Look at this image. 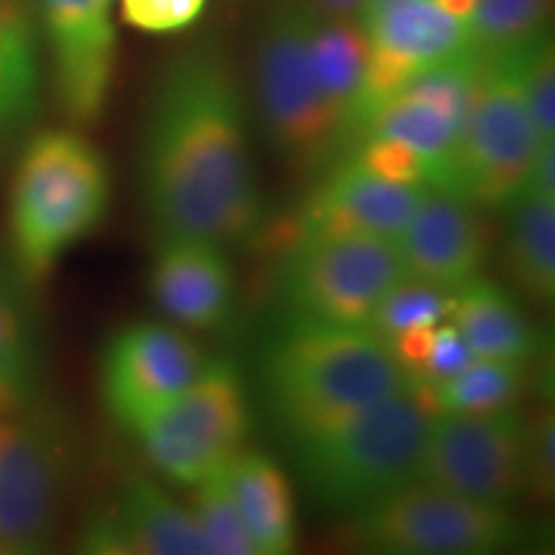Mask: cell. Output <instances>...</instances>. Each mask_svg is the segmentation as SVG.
<instances>
[{
	"instance_id": "cell-1",
	"label": "cell",
	"mask_w": 555,
	"mask_h": 555,
	"mask_svg": "<svg viewBox=\"0 0 555 555\" xmlns=\"http://www.w3.org/2000/svg\"><path fill=\"white\" fill-rule=\"evenodd\" d=\"M142 189L157 232L201 234L227 247L258 229L245 106L217 47L180 52L159 78L144 129Z\"/></svg>"
},
{
	"instance_id": "cell-2",
	"label": "cell",
	"mask_w": 555,
	"mask_h": 555,
	"mask_svg": "<svg viewBox=\"0 0 555 555\" xmlns=\"http://www.w3.org/2000/svg\"><path fill=\"white\" fill-rule=\"evenodd\" d=\"M262 378L270 409L291 437L327 427L412 386L391 347L371 330L294 322L270 345Z\"/></svg>"
},
{
	"instance_id": "cell-3",
	"label": "cell",
	"mask_w": 555,
	"mask_h": 555,
	"mask_svg": "<svg viewBox=\"0 0 555 555\" xmlns=\"http://www.w3.org/2000/svg\"><path fill=\"white\" fill-rule=\"evenodd\" d=\"M433 406L416 386L378 404L291 437L309 489L327 506L358 515L420 481Z\"/></svg>"
},
{
	"instance_id": "cell-4",
	"label": "cell",
	"mask_w": 555,
	"mask_h": 555,
	"mask_svg": "<svg viewBox=\"0 0 555 555\" xmlns=\"http://www.w3.org/2000/svg\"><path fill=\"white\" fill-rule=\"evenodd\" d=\"M106 159L78 131H41L26 144L11 189L13 260L24 283H39L108 211Z\"/></svg>"
},
{
	"instance_id": "cell-5",
	"label": "cell",
	"mask_w": 555,
	"mask_h": 555,
	"mask_svg": "<svg viewBox=\"0 0 555 555\" xmlns=\"http://www.w3.org/2000/svg\"><path fill=\"white\" fill-rule=\"evenodd\" d=\"M401 275L393 240L358 232L304 234L283 258L281 298L294 324L367 327Z\"/></svg>"
},
{
	"instance_id": "cell-6",
	"label": "cell",
	"mask_w": 555,
	"mask_h": 555,
	"mask_svg": "<svg viewBox=\"0 0 555 555\" xmlns=\"http://www.w3.org/2000/svg\"><path fill=\"white\" fill-rule=\"evenodd\" d=\"M314 11L281 3L260 34L255 86L260 119L273 147L298 170H314L343 144L309 52Z\"/></svg>"
},
{
	"instance_id": "cell-7",
	"label": "cell",
	"mask_w": 555,
	"mask_h": 555,
	"mask_svg": "<svg viewBox=\"0 0 555 555\" xmlns=\"http://www.w3.org/2000/svg\"><path fill=\"white\" fill-rule=\"evenodd\" d=\"M247 393L232 363H206L168 406L137 429L144 453L159 474L196 486L227 468L245 450Z\"/></svg>"
},
{
	"instance_id": "cell-8",
	"label": "cell",
	"mask_w": 555,
	"mask_h": 555,
	"mask_svg": "<svg viewBox=\"0 0 555 555\" xmlns=\"http://www.w3.org/2000/svg\"><path fill=\"white\" fill-rule=\"evenodd\" d=\"M356 540L391 555H489L519 538L506 506L414 481L356 515Z\"/></svg>"
},
{
	"instance_id": "cell-9",
	"label": "cell",
	"mask_w": 555,
	"mask_h": 555,
	"mask_svg": "<svg viewBox=\"0 0 555 555\" xmlns=\"http://www.w3.org/2000/svg\"><path fill=\"white\" fill-rule=\"evenodd\" d=\"M543 139L519 82L517 52L486 57L474 106L463 127L457 191L476 206L504 208L522 191Z\"/></svg>"
},
{
	"instance_id": "cell-10",
	"label": "cell",
	"mask_w": 555,
	"mask_h": 555,
	"mask_svg": "<svg viewBox=\"0 0 555 555\" xmlns=\"http://www.w3.org/2000/svg\"><path fill=\"white\" fill-rule=\"evenodd\" d=\"M65 442L37 401L0 414V555L44 551L57 527Z\"/></svg>"
},
{
	"instance_id": "cell-11",
	"label": "cell",
	"mask_w": 555,
	"mask_h": 555,
	"mask_svg": "<svg viewBox=\"0 0 555 555\" xmlns=\"http://www.w3.org/2000/svg\"><path fill=\"white\" fill-rule=\"evenodd\" d=\"M420 481L476 502L506 506L525 491V420L512 406L437 412Z\"/></svg>"
},
{
	"instance_id": "cell-12",
	"label": "cell",
	"mask_w": 555,
	"mask_h": 555,
	"mask_svg": "<svg viewBox=\"0 0 555 555\" xmlns=\"http://www.w3.org/2000/svg\"><path fill=\"white\" fill-rule=\"evenodd\" d=\"M201 350L183 332L139 322L111 339L101 363V388L111 416L137 433L198 376Z\"/></svg>"
},
{
	"instance_id": "cell-13",
	"label": "cell",
	"mask_w": 555,
	"mask_h": 555,
	"mask_svg": "<svg viewBox=\"0 0 555 555\" xmlns=\"http://www.w3.org/2000/svg\"><path fill=\"white\" fill-rule=\"evenodd\" d=\"M371 54L360 88L356 131L380 103L399 93L412 75L453 54L468 50V21L442 11L433 0H412L380 13L365 26Z\"/></svg>"
},
{
	"instance_id": "cell-14",
	"label": "cell",
	"mask_w": 555,
	"mask_h": 555,
	"mask_svg": "<svg viewBox=\"0 0 555 555\" xmlns=\"http://www.w3.org/2000/svg\"><path fill=\"white\" fill-rule=\"evenodd\" d=\"M54 54V80L75 124L101 116L114 82L116 34L108 0H39Z\"/></svg>"
},
{
	"instance_id": "cell-15",
	"label": "cell",
	"mask_w": 555,
	"mask_h": 555,
	"mask_svg": "<svg viewBox=\"0 0 555 555\" xmlns=\"http://www.w3.org/2000/svg\"><path fill=\"white\" fill-rule=\"evenodd\" d=\"M404 273L453 294L481 275L486 260V229L476 204L461 193L425 191L412 219L397 234Z\"/></svg>"
},
{
	"instance_id": "cell-16",
	"label": "cell",
	"mask_w": 555,
	"mask_h": 555,
	"mask_svg": "<svg viewBox=\"0 0 555 555\" xmlns=\"http://www.w3.org/2000/svg\"><path fill=\"white\" fill-rule=\"evenodd\" d=\"M152 296L178 324L211 332L234 309V270L224 245L183 232H157L152 253Z\"/></svg>"
},
{
	"instance_id": "cell-17",
	"label": "cell",
	"mask_w": 555,
	"mask_h": 555,
	"mask_svg": "<svg viewBox=\"0 0 555 555\" xmlns=\"http://www.w3.org/2000/svg\"><path fill=\"white\" fill-rule=\"evenodd\" d=\"M82 551L99 555H211L191 506L147 478H131L114 506L90 519Z\"/></svg>"
},
{
	"instance_id": "cell-18",
	"label": "cell",
	"mask_w": 555,
	"mask_h": 555,
	"mask_svg": "<svg viewBox=\"0 0 555 555\" xmlns=\"http://www.w3.org/2000/svg\"><path fill=\"white\" fill-rule=\"evenodd\" d=\"M425 191L427 185L376 176L350 159L319 185L291 242L322 232H358L397 240Z\"/></svg>"
},
{
	"instance_id": "cell-19",
	"label": "cell",
	"mask_w": 555,
	"mask_h": 555,
	"mask_svg": "<svg viewBox=\"0 0 555 555\" xmlns=\"http://www.w3.org/2000/svg\"><path fill=\"white\" fill-rule=\"evenodd\" d=\"M360 134L397 139L406 144L425 165L429 189L461 193L457 170H461L463 129L429 101L401 90L367 116Z\"/></svg>"
},
{
	"instance_id": "cell-20",
	"label": "cell",
	"mask_w": 555,
	"mask_h": 555,
	"mask_svg": "<svg viewBox=\"0 0 555 555\" xmlns=\"http://www.w3.org/2000/svg\"><path fill=\"white\" fill-rule=\"evenodd\" d=\"M448 319L466 339L474 358L527 363L540 350V335L522 307L502 286L481 275L453 291Z\"/></svg>"
},
{
	"instance_id": "cell-21",
	"label": "cell",
	"mask_w": 555,
	"mask_h": 555,
	"mask_svg": "<svg viewBox=\"0 0 555 555\" xmlns=\"http://www.w3.org/2000/svg\"><path fill=\"white\" fill-rule=\"evenodd\" d=\"M229 489L258 555L296 551V499L288 476L266 453L240 450L227 466Z\"/></svg>"
},
{
	"instance_id": "cell-22",
	"label": "cell",
	"mask_w": 555,
	"mask_h": 555,
	"mask_svg": "<svg viewBox=\"0 0 555 555\" xmlns=\"http://www.w3.org/2000/svg\"><path fill=\"white\" fill-rule=\"evenodd\" d=\"M309 52L319 88L332 119L345 139L356 131V111L363 88L371 41L367 31L352 16L322 18L314 13L309 29Z\"/></svg>"
},
{
	"instance_id": "cell-23",
	"label": "cell",
	"mask_w": 555,
	"mask_h": 555,
	"mask_svg": "<svg viewBox=\"0 0 555 555\" xmlns=\"http://www.w3.org/2000/svg\"><path fill=\"white\" fill-rule=\"evenodd\" d=\"M506 206V268L527 296L551 304L555 296V196L519 191Z\"/></svg>"
},
{
	"instance_id": "cell-24",
	"label": "cell",
	"mask_w": 555,
	"mask_h": 555,
	"mask_svg": "<svg viewBox=\"0 0 555 555\" xmlns=\"http://www.w3.org/2000/svg\"><path fill=\"white\" fill-rule=\"evenodd\" d=\"M37 384L39 352L24 278L0 262V414L29 406Z\"/></svg>"
},
{
	"instance_id": "cell-25",
	"label": "cell",
	"mask_w": 555,
	"mask_h": 555,
	"mask_svg": "<svg viewBox=\"0 0 555 555\" xmlns=\"http://www.w3.org/2000/svg\"><path fill=\"white\" fill-rule=\"evenodd\" d=\"M525 363L474 358L470 363L440 384L420 388L433 412H491L512 406L525 384Z\"/></svg>"
},
{
	"instance_id": "cell-26",
	"label": "cell",
	"mask_w": 555,
	"mask_h": 555,
	"mask_svg": "<svg viewBox=\"0 0 555 555\" xmlns=\"http://www.w3.org/2000/svg\"><path fill=\"white\" fill-rule=\"evenodd\" d=\"M37 95V50L26 13L0 0V127L24 119Z\"/></svg>"
},
{
	"instance_id": "cell-27",
	"label": "cell",
	"mask_w": 555,
	"mask_h": 555,
	"mask_svg": "<svg viewBox=\"0 0 555 555\" xmlns=\"http://www.w3.org/2000/svg\"><path fill=\"white\" fill-rule=\"evenodd\" d=\"M551 0H476L468 16L470 47L483 57L525 50L547 31Z\"/></svg>"
},
{
	"instance_id": "cell-28",
	"label": "cell",
	"mask_w": 555,
	"mask_h": 555,
	"mask_svg": "<svg viewBox=\"0 0 555 555\" xmlns=\"http://www.w3.org/2000/svg\"><path fill=\"white\" fill-rule=\"evenodd\" d=\"M450 291L404 273L380 298L365 330L388 345L404 330L433 327L450 317Z\"/></svg>"
},
{
	"instance_id": "cell-29",
	"label": "cell",
	"mask_w": 555,
	"mask_h": 555,
	"mask_svg": "<svg viewBox=\"0 0 555 555\" xmlns=\"http://www.w3.org/2000/svg\"><path fill=\"white\" fill-rule=\"evenodd\" d=\"M193 494V517L211 555H258L229 489L227 468L198 481Z\"/></svg>"
},
{
	"instance_id": "cell-30",
	"label": "cell",
	"mask_w": 555,
	"mask_h": 555,
	"mask_svg": "<svg viewBox=\"0 0 555 555\" xmlns=\"http://www.w3.org/2000/svg\"><path fill=\"white\" fill-rule=\"evenodd\" d=\"M519 82L543 142H555V54L551 34L517 52Z\"/></svg>"
},
{
	"instance_id": "cell-31",
	"label": "cell",
	"mask_w": 555,
	"mask_h": 555,
	"mask_svg": "<svg viewBox=\"0 0 555 555\" xmlns=\"http://www.w3.org/2000/svg\"><path fill=\"white\" fill-rule=\"evenodd\" d=\"M555 486V422L551 409H540L525 422V491L535 502L553 499Z\"/></svg>"
},
{
	"instance_id": "cell-32",
	"label": "cell",
	"mask_w": 555,
	"mask_h": 555,
	"mask_svg": "<svg viewBox=\"0 0 555 555\" xmlns=\"http://www.w3.org/2000/svg\"><path fill=\"white\" fill-rule=\"evenodd\" d=\"M470 360H474V352H470L466 339L455 330V324L446 319V322H440L435 327L433 345H429L427 356L409 373V380H412V386L429 388L440 384V380L455 376Z\"/></svg>"
},
{
	"instance_id": "cell-33",
	"label": "cell",
	"mask_w": 555,
	"mask_h": 555,
	"mask_svg": "<svg viewBox=\"0 0 555 555\" xmlns=\"http://www.w3.org/2000/svg\"><path fill=\"white\" fill-rule=\"evenodd\" d=\"M206 0H121V16L129 26L147 34H170L191 26Z\"/></svg>"
},
{
	"instance_id": "cell-34",
	"label": "cell",
	"mask_w": 555,
	"mask_h": 555,
	"mask_svg": "<svg viewBox=\"0 0 555 555\" xmlns=\"http://www.w3.org/2000/svg\"><path fill=\"white\" fill-rule=\"evenodd\" d=\"M356 163L363 165L365 170L376 172V176L401 180V183L427 185L422 159L397 139L363 137V150H360Z\"/></svg>"
},
{
	"instance_id": "cell-35",
	"label": "cell",
	"mask_w": 555,
	"mask_h": 555,
	"mask_svg": "<svg viewBox=\"0 0 555 555\" xmlns=\"http://www.w3.org/2000/svg\"><path fill=\"white\" fill-rule=\"evenodd\" d=\"M404 3H412V0H365L363 5H360V11L356 13V18L360 26H365L371 24L373 18H378L380 13H386V11H391V9H399V5H404Z\"/></svg>"
},
{
	"instance_id": "cell-36",
	"label": "cell",
	"mask_w": 555,
	"mask_h": 555,
	"mask_svg": "<svg viewBox=\"0 0 555 555\" xmlns=\"http://www.w3.org/2000/svg\"><path fill=\"white\" fill-rule=\"evenodd\" d=\"M330 16H356L365 0H317Z\"/></svg>"
},
{
	"instance_id": "cell-37",
	"label": "cell",
	"mask_w": 555,
	"mask_h": 555,
	"mask_svg": "<svg viewBox=\"0 0 555 555\" xmlns=\"http://www.w3.org/2000/svg\"><path fill=\"white\" fill-rule=\"evenodd\" d=\"M433 3L440 5L442 11L453 13V16H461V18L468 21L470 11H474V5H476V0H433Z\"/></svg>"
}]
</instances>
